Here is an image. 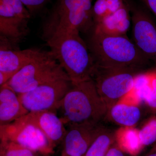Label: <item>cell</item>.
Returning a JSON list of instances; mask_svg holds the SVG:
<instances>
[{"instance_id": "7c38bea8", "label": "cell", "mask_w": 156, "mask_h": 156, "mask_svg": "<svg viewBox=\"0 0 156 156\" xmlns=\"http://www.w3.org/2000/svg\"><path fill=\"white\" fill-rule=\"evenodd\" d=\"M17 46L0 37V72L12 77L29 63L40 50L35 48L20 50Z\"/></svg>"}, {"instance_id": "ffe728a7", "label": "cell", "mask_w": 156, "mask_h": 156, "mask_svg": "<svg viewBox=\"0 0 156 156\" xmlns=\"http://www.w3.org/2000/svg\"><path fill=\"white\" fill-rule=\"evenodd\" d=\"M140 138L144 148L156 142V115H154L144 122L139 129Z\"/></svg>"}, {"instance_id": "9a60e30c", "label": "cell", "mask_w": 156, "mask_h": 156, "mask_svg": "<svg viewBox=\"0 0 156 156\" xmlns=\"http://www.w3.org/2000/svg\"><path fill=\"white\" fill-rule=\"evenodd\" d=\"M130 11V6L125 3L119 10L94 24L91 30L106 35H126L131 25Z\"/></svg>"}, {"instance_id": "603a6c76", "label": "cell", "mask_w": 156, "mask_h": 156, "mask_svg": "<svg viewBox=\"0 0 156 156\" xmlns=\"http://www.w3.org/2000/svg\"><path fill=\"white\" fill-rule=\"evenodd\" d=\"M32 15L41 10L50 0H20Z\"/></svg>"}, {"instance_id": "5b68a950", "label": "cell", "mask_w": 156, "mask_h": 156, "mask_svg": "<svg viewBox=\"0 0 156 156\" xmlns=\"http://www.w3.org/2000/svg\"><path fill=\"white\" fill-rule=\"evenodd\" d=\"M60 79L69 78L51 51L40 49L32 60L5 84L20 95Z\"/></svg>"}, {"instance_id": "cb8c5ba5", "label": "cell", "mask_w": 156, "mask_h": 156, "mask_svg": "<svg viewBox=\"0 0 156 156\" xmlns=\"http://www.w3.org/2000/svg\"><path fill=\"white\" fill-rule=\"evenodd\" d=\"M107 2L109 14L119 10L125 4L124 0H107Z\"/></svg>"}, {"instance_id": "277c9868", "label": "cell", "mask_w": 156, "mask_h": 156, "mask_svg": "<svg viewBox=\"0 0 156 156\" xmlns=\"http://www.w3.org/2000/svg\"><path fill=\"white\" fill-rule=\"evenodd\" d=\"M92 2L58 0L42 24V39L46 42L61 35L89 32L94 25Z\"/></svg>"}, {"instance_id": "ba28073f", "label": "cell", "mask_w": 156, "mask_h": 156, "mask_svg": "<svg viewBox=\"0 0 156 156\" xmlns=\"http://www.w3.org/2000/svg\"><path fill=\"white\" fill-rule=\"evenodd\" d=\"M72 82L60 79L48 82L26 93L18 95L23 106L29 112L50 111L56 112Z\"/></svg>"}, {"instance_id": "4316f807", "label": "cell", "mask_w": 156, "mask_h": 156, "mask_svg": "<svg viewBox=\"0 0 156 156\" xmlns=\"http://www.w3.org/2000/svg\"><path fill=\"white\" fill-rule=\"evenodd\" d=\"M12 77L8 74L0 72V87L7 83Z\"/></svg>"}, {"instance_id": "d4e9b609", "label": "cell", "mask_w": 156, "mask_h": 156, "mask_svg": "<svg viewBox=\"0 0 156 156\" xmlns=\"http://www.w3.org/2000/svg\"><path fill=\"white\" fill-rule=\"evenodd\" d=\"M127 155H128L123 152L115 142L109 150L106 156H127Z\"/></svg>"}, {"instance_id": "ac0fdd59", "label": "cell", "mask_w": 156, "mask_h": 156, "mask_svg": "<svg viewBox=\"0 0 156 156\" xmlns=\"http://www.w3.org/2000/svg\"><path fill=\"white\" fill-rule=\"evenodd\" d=\"M115 142V131L102 126L84 156H106Z\"/></svg>"}, {"instance_id": "4fadbf2b", "label": "cell", "mask_w": 156, "mask_h": 156, "mask_svg": "<svg viewBox=\"0 0 156 156\" xmlns=\"http://www.w3.org/2000/svg\"><path fill=\"white\" fill-rule=\"evenodd\" d=\"M26 117L41 129L53 147L62 142L66 129L56 112L50 111L30 112Z\"/></svg>"}, {"instance_id": "3957f363", "label": "cell", "mask_w": 156, "mask_h": 156, "mask_svg": "<svg viewBox=\"0 0 156 156\" xmlns=\"http://www.w3.org/2000/svg\"><path fill=\"white\" fill-rule=\"evenodd\" d=\"M46 43L72 82L92 79L96 65L80 33L57 36Z\"/></svg>"}, {"instance_id": "484cf974", "label": "cell", "mask_w": 156, "mask_h": 156, "mask_svg": "<svg viewBox=\"0 0 156 156\" xmlns=\"http://www.w3.org/2000/svg\"><path fill=\"white\" fill-rule=\"evenodd\" d=\"M156 16V0H140Z\"/></svg>"}, {"instance_id": "8fae6325", "label": "cell", "mask_w": 156, "mask_h": 156, "mask_svg": "<svg viewBox=\"0 0 156 156\" xmlns=\"http://www.w3.org/2000/svg\"><path fill=\"white\" fill-rule=\"evenodd\" d=\"M102 126L91 124L72 125L67 127L62 140L61 156H84Z\"/></svg>"}, {"instance_id": "f1b7e54d", "label": "cell", "mask_w": 156, "mask_h": 156, "mask_svg": "<svg viewBox=\"0 0 156 156\" xmlns=\"http://www.w3.org/2000/svg\"><path fill=\"white\" fill-rule=\"evenodd\" d=\"M150 151H152L156 152V142L154 144L152 148L151 149Z\"/></svg>"}, {"instance_id": "6da1fadb", "label": "cell", "mask_w": 156, "mask_h": 156, "mask_svg": "<svg viewBox=\"0 0 156 156\" xmlns=\"http://www.w3.org/2000/svg\"><path fill=\"white\" fill-rule=\"evenodd\" d=\"M66 127L80 124L98 125L106 116L108 108L92 79L73 83L59 108Z\"/></svg>"}, {"instance_id": "83f0119b", "label": "cell", "mask_w": 156, "mask_h": 156, "mask_svg": "<svg viewBox=\"0 0 156 156\" xmlns=\"http://www.w3.org/2000/svg\"><path fill=\"white\" fill-rule=\"evenodd\" d=\"M145 156H156V152L150 151Z\"/></svg>"}, {"instance_id": "7a4b0ae2", "label": "cell", "mask_w": 156, "mask_h": 156, "mask_svg": "<svg viewBox=\"0 0 156 156\" xmlns=\"http://www.w3.org/2000/svg\"><path fill=\"white\" fill-rule=\"evenodd\" d=\"M90 32L87 44L96 66L143 70L150 61L126 35L109 36Z\"/></svg>"}, {"instance_id": "f546056e", "label": "cell", "mask_w": 156, "mask_h": 156, "mask_svg": "<svg viewBox=\"0 0 156 156\" xmlns=\"http://www.w3.org/2000/svg\"></svg>"}, {"instance_id": "8992f818", "label": "cell", "mask_w": 156, "mask_h": 156, "mask_svg": "<svg viewBox=\"0 0 156 156\" xmlns=\"http://www.w3.org/2000/svg\"><path fill=\"white\" fill-rule=\"evenodd\" d=\"M142 69L96 66L92 79L108 109L131 92Z\"/></svg>"}, {"instance_id": "7402d4cb", "label": "cell", "mask_w": 156, "mask_h": 156, "mask_svg": "<svg viewBox=\"0 0 156 156\" xmlns=\"http://www.w3.org/2000/svg\"><path fill=\"white\" fill-rule=\"evenodd\" d=\"M144 104L153 114L156 115V73L152 80L150 91Z\"/></svg>"}, {"instance_id": "9c48e42d", "label": "cell", "mask_w": 156, "mask_h": 156, "mask_svg": "<svg viewBox=\"0 0 156 156\" xmlns=\"http://www.w3.org/2000/svg\"><path fill=\"white\" fill-rule=\"evenodd\" d=\"M32 15L20 0H0V37L17 45L30 32Z\"/></svg>"}, {"instance_id": "5bb4252c", "label": "cell", "mask_w": 156, "mask_h": 156, "mask_svg": "<svg viewBox=\"0 0 156 156\" xmlns=\"http://www.w3.org/2000/svg\"><path fill=\"white\" fill-rule=\"evenodd\" d=\"M141 105L126 95L108 109L105 118L120 127H135L142 117Z\"/></svg>"}, {"instance_id": "44dd1931", "label": "cell", "mask_w": 156, "mask_h": 156, "mask_svg": "<svg viewBox=\"0 0 156 156\" xmlns=\"http://www.w3.org/2000/svg\"><path fill=\"white\" fill-rule=\"evenodd\" d=\"M92 14L94 24L100 22L109 14L107 0H96L92 6Z\"/></svg>"}, {"instance_id": "30bf717a", "label": "cell", "mask_w": 156, "mask_h": 156, "mask_svg": "<svg viewBox=\"0 0 156 156\" xmlns=\"http://www.w3.org/2000/svg\"><path fill=\"white\" fill-rule=\"evenodd\" d=\"M130 10L133 42L150 61L156 63V24L144 11L131 8Z\"/></svg>"}, {"instance_id": "52a82bcc", "label": "cell", "mask_w": 156, "mask_h": 156, "mask_svg": "<svg viewBox=\"0 0 156 156\" xmlns=\"http://www.w3.org/2000/svg\"><path fill=\"white\" fill-rule=\"evenodd\" d=\"M0 140L18 144L43 155L54 153V149L41 129L26 115L7 125L0 126Z\"/></svg>"}, {"instance_id": "2e32d148", "label": "cell", "mask_w": 156, "mask_h": 156, "mask_svg": "<svg viewBox=\"0 0 156 156\" xmlns=\"http://www.w3.org/2000/svg\"><path fill=\"white\" fill-rule=\"evenodd\" d=\"M28 113L13 89L6 84L0 87V126L12 122Z\"/></svg>"}, {"instance_id": "d6986e66", "label": "cell", "mask_w": 156, "mask_h": 156, "mask_svg": "<svg viewBox=\"0 0 156 156\" xmlns=\"http://www.w3.org/2000/svg\"><path fill=\"white\" fill-rule=\"evenodd\" d=\"M0 156H38V153L8 140H0Z\"/></svg>"}, {"instance_id": "e0dca14e", "label": "cell", "mask_w": 156, "mask_h": 156, "mask_svg": "<svg viewBox=\"0 0 156 156\" xmlns=\"http://www.w3.org/2000/svg\"><path fill=\"white\" fill-rule=\"evenodd\" d=\"M115 143L125 153L137 156L144 148L135 127H120L115 131Z\"/></svg>"}]
</instances>
